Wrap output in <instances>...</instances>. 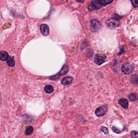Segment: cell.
Returning <instances> with one entry per match:
<instances>
[{"mask_svg":"<svg viewBox=\"0 0 138 138\" xmlns=\"http://www.w3.org/2000/svg\"><path fill=\"white\" fill-rule=\"evenodd\" d=\"M53 90L54 89H53V87L51 85H47L45 88V92L48 94L52 93V92H53Z\"/></svg>","mask_w":138,"mask_h":138,"instance_id":"cell-14","label":"cell"},{"mask_svg":"<svg viewBox=\"0 0 138 138\" xmlns=\"http://www.w3.org/2000/svg\"><path fill=\"white\" fill-rule=\"evenodd\" d=\"M128 98L130 101H134L136 100L137 99V94L134 93H132L129 95Z\"/></svg>","mask_w":138,"mask_h":138,"instance_id":"cell-15","label":"cell"},{"mask_svg":"<svg viewBox=\"0 0 138 138\" xmlns=\"http://www.w3.org/2000/svg\"><path fill=\"white\" fill-rule=\"evenodd\" d=\"M106 61L105 57L96 54L94 57V62L98 65H100Z\"/></svg>","mask_w":138,"mask_h":138,"instance_id":"cell-8","label":"cell"},{"mask_svg":"<svg viewBox=\"0 0 138 138\" xmlns=\"http://www.w3.org/2000/svg\"><path fill=\"white\" fill-rule=\"evenodd\" d=\"M131 136L133 137H137L138 136V133L136 131H133L131 133Z\"/></svg>","mask_w":138,"mask_h":138,"instance_id":"cell-20","label":"cell"},{"mask_svg":"<svg viewBox=\"0 0 138 138\" xmlns=\"http://www.w3.org/2000/svg\"><path fill=\"white\" fill-rule=\"evenodd\" d=\"M112 130H113V131L115 133H120L122 132L119 129L116 128V127H114V126L112 127Z\"/></svg>","mask_w":138,"mask_h":138,"instance_id":"cell-18","label":"cell"},{"mask_svg":"<svg viewBox=\"0 0 138 138\" xmlns=\"http://www.w3.org/2000/svg\"><path fill=\"white\" fill-rule=\"evenodd\" d=\"M102 131L103 132V133L105 134H108V129L106 127H104V126H101L100 128Z\"/></svg>","mask_w":138,"mask_h":138,"instance_id":"cell-17","label":"cell"},{"mask_svg":"<svg viewBox=\"0 0 138 138\" xmlns=\"http://www.w3.org/2000/svg\"><path fill=\"white\" fill-rule=\"evenodd\" d=\"M33 132V128L31 126H29L26 128L25 130V134L26 135H30Z\"/></svg>","mask_w":138,"mask_h":138,"instance_id":"cell-13","label":"cell"},{"mask_svg":"<svg viewBox=\"0 0 138 138\" xmlns=\"http://www.w3.org/2000/svg\"><path fill=\"white\" fill-rule=\"evenodd\" d=\"M76 1L79 3H83L84 1V0H76Z\"/></svg>","mask_w":138,"mask_h":138,"instance_id":"cell-21","label":"cell"},{"mask_svg":"<svg viewBox=\"0 0 138 138\" xmlns=\"http://www.w3.org/2000/svg\"><path fill=\"white\" fill-rule=\"evenodd\" d=\"M118 103L123 108H124L125 109H127L128 107V102L126 99H120L118 101Z\"/></svg>","mask_w":138,"mask_h":138,"instance_id":"cell-10","label":"cell"},{"mask_svg":"<svg viewBox=\"0 0 138 138\" xmlns=\"http://www.w3.org/2000/svg\"><path fill=\"white\" fill-rule=\"evenodd\" d=\"M122 71L125 75H128L132 72L133 67L131 64L129 63H124L122 66Z\"/></svg>","mask_w":138,"mask_h":138,"instance_id":"cell-5","label":"cell"},{"mask_svg":"<svg viewBox=\"0 0 138 138\" xmlns=\"http://www.w3.org/2000/svg\"><path fill=\"white\" fill-rule=\"evenodd\" d=\"M40 29L43 35L47 36L49 34V29L48 25L46 24H42L40 26Z\"/></svg>","mask_w":138,"mask_h":138,"instance_id":"cell-7","label":"cell"},{"mask_svg":"<svg viewBox=\"0 0 138 138\" xmlns=\"http://www.w3.org/2000/svg\"><path fill=\"white\" fill-rule=\"evenodd\" d=\"M108 110L107 106L104 105L103 106L99 107L96 109L95 111V114L97 117H101L104 116L105 114H106Z\"/></svg>","mask_w":138,"mask_h":138,"instance_id":"cell-4","label":"cell"},{"mask_svg":"<svg viewBox=\"0 0 138 138\" xmlns=\"http://www.w3.org/2000/svg\"><path fill=\"white\" fill-rule=\"evenodd\" d=\"M114 0H92L88 7L90 11L98 10L109 4Z\"/></svg>","mask_w":138,"mask_h":138,"instance_id":"cell-1","label":"cell"},{"mask_svg":"<svg viewBox=\"0 0 138 138\" xmlns=\"http://www.w3.org/2000/svg\"><path fill=\"white\" fill-rule=\"evenodd\" d=\"M73 78L71 77H64L61 81V83L64 85H70L72 83Z\"/></svg>","mask_w":138,"mask_h":138,"instance_id":"cell-9","label":"cell"},{"mask_svg":"<svg viewBox=\"0 0 138 138\" xmlns=\"http://www.w3.org/2000/svg\"><path fill=\"white\" fill-rule=\"evenodd\" d=\"M90 30L93 32L98 31L101 27L100 22L96 19H92L90 22Z\"/></svg>","mask_w":138,"mask_h":138,"instance_id":"cell-3","label":"cell"},{"mask_svg":"<svg viewBox=\"0 0 138 138\" xmlns=\"http://www.w3.org/2000/svg\"><path fill=\"white\" fill-rule=\"evenodd\" d=\"M68 69H69V68H68V66L67 65H65L64 66H63L62 68L60 71V72L58 73V74L52 77L51 79H57V77H59L60 76L65 75L67 72H68Z\"/></svg>","mask_w":138,"mask_h":138,"instance_id":"cell-6","label":"cell"},{"mask_svg":"<svg viewBox=\"0 0 138 138\" xmlns=\"http://www.w3.org/2000/svg\"><path fill=\"white\" fill-rule=\"evenodd\" d=\"M107 26L110 29H114L119 27L120 25V22L117 18H114L108 19L106 22Z\"/></svg>","mask_w":138,"mask_h":138,"instance_id":"cell-2","label":"cell"},{"mask_svg":"<svg viewBox=\"0 0 138 138\" xmlns=\"http://www.w3.org/2000/svg\"><path fill=\"white\" fill-rule=\"evenodd\" d=\"M9 57L8 53L5 51H2L0 52V60L5 61Z\"/></svg>","mask_w":138,"mask_h":138,"instance_id":"cell-11","label":"cell"},{"mask_svg":"<svg viewBox=\"0 0 138 138\" xmlns=\"http://www.w3.org/2000/svg\"><path fill=\"white\" fill-rule=\"evenodd\" d=\"M132 5L134 8H137L138 6V0H131Z\"/></svg>","mask_w":138,"mask_h":138,"instance_id":"cell-16","label":"cell"},{"mask_svg":"<svg viewBox=\"0 0 138 138\" xmlns=\"http://www.w3.org/2000/svg\"><path fill=\"white\" fill-rule=\"evenodd\" d=\"M24 120L25 121H26V122H28V121H30V117L29 116H28V115H25V116H24L23 118Z\"/></svg>","mask_w":138,"mask_h":138,"instance_id":"cell-19","label":"cell"},{"mask_svg":"<svg viewBox=\"0 0 138 138\" xmlns=\"http://www.w3.org/2000/svg\"><path fill=\"white\" fill-rule=\"evenodd\" d=\"M7 62L8 65L10 67H14L15 64V62L12 57H9L7 60Z\"/></svg>","mask_w":138,"mask_h":138,"instance_id":"cell-12","label":"cell"}]
</instances>
